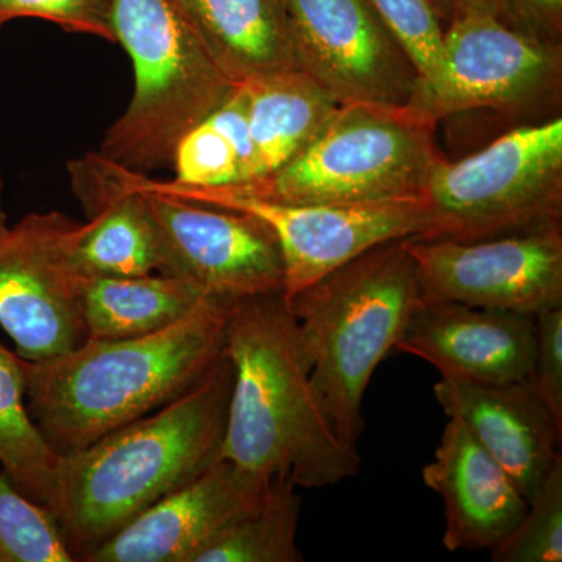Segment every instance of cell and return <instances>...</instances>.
I'll return each instance as SVG.
<instances>
[{"label": "cell", "mask_w": 562, "mask_h": 562, "mask_svg": "<svg viewBox=\"0 0 562 562\" xmlns=\"http://www.w3.org/2000/svg\"><path fill=\"white\" fill-rule=\"evenodd\" d=\"M225 353L233 384L221 460L261 479L322 490L357 475L358 447L342 442L313 386L312 364L283 294L232 303Z\"/></svg>", "instance_id": "cell-1"}, {"label": "cell", "mask_w": 562, "mask_h": 562, "mask_svg": "<svg viewBox=\"0 0 562 562\" xmlns=\"http://www.w3.org/2000/svg\"><path fill=\"white\" fill-rule=\"evenodd\" d=\"M232 303L209 294L162 330L24 360L27 408L50 449L77 452L198 386L224 357Z\"/></svg>", "instance_id": "cell-2"}, {"label": "cell", "mask_w": 562, "mask_h": 562, "mask_svg": "<svg viewBox=\"0 0 562 562\" xmlns=\"http://www.w3.org/2000/svg\"><path fill=\"white\" fill-rule=\"evenodd\" d=\"M232 384L224 353L187 394L60 457L52 514L74 561L221 460Z\"/></svg>", "instance_id": "cell-3"}, {"label": "cell", "mask_w": 562, "mask_h": 562, "mask_svg": "<svg viewBox=\"0 0 562 562\" xmlns=\"http://www.w3.org/2000/svg\"><path fill=\"white\" fill-rule=\"evenodd\" d=\"M406 239V238H405ZM405 239L379 244L290 299L314 390L344 443L358 447L362 398L420 305Z\"/></svg>", "instance_id": "cell-4"}, {"label": "cell", "mask_w": 562, "mask_h": 562, "mask_svg": "<svg viewBox=\"0 0 562 562\" xmlns=\"http://www.w3.org/2000/svg\"><path fill=\"white\" fill-rule=\"evenodd\" d=\"M113 32L135 70L127 111L102 140L101 154L147 173L172 168L184 133L235 90L211 57L181 0H113Z\"/></svg>", "instance_id": "cell-5"}, {"label": "cell", "mask_w": 562, "mask_h": 562, "mask_svg": "<svg viewBox=\"0 0 562 562\" xmlns=\"http://www.w3.org/2000/svg\"><path fill=\"white\" fill-rule=\"evenodd\" d=\"M435 124L408 105L344 103L290 162L266 179L232 184L295 205H380L419 201L442 160Z\"/></svg>", "instance_id": "cell-6"}, {"label": "cell", "mask_w": 562, "mask_h": 562, "mask_svg": "<svg viewBox=\"0 0 562 562\" xmlns=\"http://www.w3.org/2000/svg\"><path fill=\"white\" fill-rule=\"evenodd\" d=\"M419 201L422 239L476 241L561 224V117L514 128L460 161L442 158Z\"/></svg>", "instance_id": "cell-7"}, {"label": "cell", "mask_w": 562, "mask_h": 562, "mask_svg": "<svg viewBox=\"0 0 562 562\" xmlns=\"http://www.w3.org/2000/svg\"><path fill=\"white\" fill-rule=\"evenodd\" d=\"M140 183L181 201L239 211L258 217L279 241L284 266L283 297L290 299L366 250L394 239L419 238L425 231L420 201L380 205H295L265 201L236 187H188L155 181L139 172Z\"/></svg>", "instance_id": "cell-8"}, {"label": "cell", "mask_w": 562, "mask_h": 562, "mask_svg": "<svg viewBox=\"0 0 562 562\" xmlns=\"http://www.w3.org/2000/svg\"><path fill=\"white\" fill-rule=\"evenodd\" d=\"M562 46H550L498 18H462L446 25L438 85L414 90L406 105L425 121L462 111L535 113L560 102Z\"/></svg>", "instance_id": "cell-9"}, {"label": "cell", "mask_w": 562, "mask_h": 562, "mask_svg": "<svg viewBox=\"0 0 562 562\" xmlns=\"http://www.w3.org/2000/svg\"><path fill=\"white\" fill-rule=\"evenodd\" d=\"M420 303L536 314L562 306L561 224L476 241L406 238Z\"/></svg>", "instance_id": "cell-10"}, {"label": "cell", "mask_w": 562, "mask_h": 562, "mask_svg": "<svg viewBox=\"0 0 562 562\" xmlns=\"http://www.w3.org/2000/svg\"><path fill=\"white\" fill-rule=\"evenodd\" d=\"M143 194L160 233L165 276L180 277L228 302L283 294L284 266L271 228L239 211L214 209L160 194L124 168Z\"/></svg>", "instance_id": "cell-11"}, {"label": "cell", "mask_w": 562, "mask_h": 562, "mask_svg": "<svg viewBox=\"0 0 562 562\" xmlns=\"http://www.w3.org/2000/svg\"><path fill=\"white\" fill-rule=\"evenodd\" d=\"M77 224L50 211L0 231V327L22 360H47L87 341L79 308L83 277L70 261Z\"/></svg>", "instance_id": "cell-12"}, {"label": "cell", "mask_w": 562, "mask_h": 562, "mask_svg": "<svg viewBox=\"0 0 562 562\" xmlns=\"http://www.w3.org/2000/svg\"><path fill=\"white\" fill-rule=\"evenodd\" d=\"M306 76L339 105L402 106L417 72L368 0H284Z\"/></svg>", "instance_id": "cell-13"}, {"label": "cell", "mask_w": 562, "mask_h": 562, "mask_svg": "<svg viewBox=\"0 0 562 562\" xmlns=\"http://www.w3.org/2000/svg\"><path fill=\"white\" fill-rule=\"evenodd\" d=\"M271 480L220 460L140 513L85 562H192L228 525L260 505Z\"/></svg>", "instance_id": "cell-14"}, {"label": "cell", "mask_w": 562, "mask_h": 562, "mask_svg": "<svg viewBox=\"0 0 562 562\" xmlns=\"http://www.w3.org/2000/svg\"><path fill=\"white\" fill-rule=\"evenodd\" d=\"M535 316L462 303H420L395 349L430 362L441 379L476 384L528 383Z\"/></svg>", "instance_id": "cell-15"}, {"label": "cell", "mask_w": 562, "mask_h": 562, "mask_svg": "<svg viewBox=\"0 0 562 562\" xmlns=\"http://www.w3.org/2000/svg\"><path fill=\"white\" fill-rule=\"evenodd\" d=\"M72 190L87 224L70 235V261L83 279L162 273L160 233L143 194L125 179L124 166L101 151L69 161Z\"/></svg>", "instance_id": "cell-16"}, {"label": "cell", "mask_w": 562, "mask_h": 562, "mask_svg": "<svg viewBox=\"0 0 562 562\" xmlns=\"http://www.w3.org/2000/svg\"><path fill=\"white\" fill-rule=\"evenodd\" d=\"M424 483L443 503L442 543L449 552L491 550L527 513V498L501 462L457 417H449Z\"/></svg>", "instance_id": "cell-17"}, {"label": "cell", "mask_w": 562, "mask_h": 562, "mask_svg": "<svg viewBox=\"0 0 562 562\" xmlns=\"http://www.w3.org/2000/svg\"><path fill=\"white\" fill-rule=\"evenodd\" d=\"M447 417H457L512 475L527 502L560 460L562 424L527 383L476 384L441 379L432 387Z\"/></svg>", "instance_id": "cell-18"}, {"label": "cell", "mask_w": 562, "mask_h": 562, "mask_svg": "<svg viewBox=\"0 0 562 562\" xmlns=\"http://www.w3.org/2000/svg\"><path fill=\"white\" fill-rule=\"evenodd\" d=\"M211 57L235 85L301 72L284 0H181Z\"/></svg>", "instance_id": "cell-19"}, {"label": "cell", "mask_w": 562, "mask_h": 562, "mask_svg": "<svg viewBox=\"0 0 562 562\" xmlns=\"http://www.w3.org/2000/svg\"><path fill=\"white\" fill-rule=\"evenodd\" d=\"M241 85L251 146L244 183L266 179L297 157L339 109L303 70Z\"/></svg>", "instance_id": "cell-20"}, {"label": "cell", "mask_w": 562, "mask_h": 562, "mask_svg": "<svg viewBox=\"0 0 562 562\" xmlns=\"http://www.w3.org/2000/svg\"><path fill=\"white\" fill-rule=\"evenodd\" d=\"M205 295L209 294L190 280L157 272L83 279L80 319L87 341L135 338L176 324Z\"/></svg>", "instance_id": "cell-21"}, {"label": "cell", "mask_w": 562, "mask_h": 562, "mask_svg": "<svg viewBox=\"0 0 562 562\" xmlns=\"http://www.w3.org/2000/svg\"><path fill=\"white\" fill-rule=\"evenodd\" d=\"M60 454L50 449L25 401V361L0 344V465L14 486L54 508Z\"/></svg>", "instance_id": "cell-22"}, {"label": "cell", "mask_w": 562, "mask_h": 562, "mask_svg": "<svg viewBox=\"0 0 562 562\" xmlns=\"http://www.w3.org/2000/svg\"><path fill=\"white\" fill-rule=\"evenodd\" d=\"M250 155L247 95L239 83L220 109L181 136L173 150V181L203 188L241 184Z\"/></svg>", "instance_id": "cell-23"}, {"label": "cell", "mask_w": 562, "mask_h": 562, "mask_svg": "<svg viewBox=\"0 0 562 562\" xmlns=\"http://www.w3.org/2000/svg\"><path fill=\"white\" fill-rule=\"evenodd\" d=\"M302 498L288 476H273L257 508L228 525L192 562H299Z\"/></svg>", "instance_id": "cell-24"}, {"label": "cell", "mask_w": 562, "mask_h": 562, "mask_svg": "<svg viewBox=\"0 0 562 562\" xmlns=\"http://www.w3.org/2000/svg\"><path fill=\"white\" fill-rule=\"evenodd\" d=\"M0 562H74L50 509L0 472Z\"/></svg>", "instance_id": "cell-25"}, {"label": "cell", "mask_w": 562, "mask_h": 562, "mask_svg": "<svg viewBox=\"0 0 562 562\" xmlns=\"http://www.w3.org/2000/svg\"><path fill=\"white\" fill-rule=\"evenodd\" d=\"M383 27L412 61L416 90L436 87L442 74L446 27L428 0H368Z\"/></svg>", "instance_id": "cell-26"}, {"label": "cell", "mask_w": 562, "mask_h": 562, "mask_svg": "<svg viewBox=\"0 0 562 562\" xmlns=\"http://www.w3.org/2000/svg\"><path fill=\"white\" fill-rule=\"evenodd\" d=\"M490 553L494 562L562 561V458L536 492L522 520Z\"/></svg>", "instance_id": "cell-27"}, {"label": "cell", "mask_w": 562, "mask_h": 562, "mask_svg": "<svg viewBox=\"0 0 562 562\" xmlns=\"http://www.w3.org/2000/svg\"><path fill=\"white\" fill-rule=\"evenodd\" d=\"M111 10L113 0H0V24L14 18H38L68 32L116 43Z\"/></svg>", "instance_id": "cell-28"}, {"label": "cell", "mask_w": 562, "mask_h": 562, "mask_svg": "<svg viewBox=\"0 0 562 562\" xmlns=\"http://www.w3.org/2000/svg\"><path fill=\"white\" fill-rule=\"evenodd\" d=\"M535 351L528 386L562 424V306L535 316Z\"/></svg>", "instance_id": "cell-29"}, {"label": "cell", "mask_w": 562, "mask_h": 562, "mask_svg": "<svg viewBox=\"0 0 562 562\" xmlns=\"http://www.w3.org/2000/svg\"><path fill=\"white\" fill-rule=\"evenodd\" d=\"M503 22L550 46H562V0H505Z\"/></svg>", "instance_id": "cell-30"}, {"label": "cell", "mask_w": 562, "mask_h": 562, "mask_svg": "<svg viewBox=\"0 0 562 562\" xmlns=\"http://www.w3.org/2000/svg\"><path fill=\"white\" fill-rule=\"evenodd\" d=\"M439 21L447 25L452 21L471 16H491L503 21L505 0H428Z\"/></svg>", "instance_id": "cell-31"}, {"label": "cell", "mask_w": 562, "mask_h": 562, "mask_svg": "<svg viewBox=\"0 0 562 562\" xmlns=\"http://www.w3.org/2000/svg\"><path fill=\"white\" fill-rule=\"evenodd\" d=\"M2 192H3V180H2V173H0V231H3V228L9 227V225H7V214H5V211H3V205H2Z\"/></svg>", "instance_id": "cell-32"}, {"label": "cell", "mask_w": 562, "mask_h": 562, "mask_svg": "<svg viewBox=\"0 0 562 562\" xmlns=\"http://www.w3.org/2000/svg\"><path fill=\"white\" fill-rule=\"evenodd\" d=\"M3 24H0V27H2Z\"/></svg>", "instance_id": "cell-33"}]
</instances>
